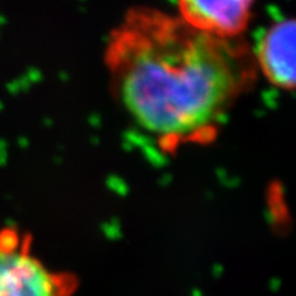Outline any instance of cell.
Masks as SVG:
<instances>
[{"label": "cell", "mask_w": 296, "mask_h": 296, "mask_svg": "<svg viewBox=\"0 0 296 296\" xmlns=\"http://www.w3.org/2000/svg\"><path fill=\"white\" fill-rule=\"evenodd\" d=\"M103 58L114 99L166 151L215 139L259 74L243 37L204 35L147 6L125 14Z\"/></svg>", "instance_id": "6da1fadb"}, {"label": "cell", "mask_w": 296, "mask_h": 296, "mask_svg": "<svg viewBox=\"0 0 296 296\" xmlns=\"http://www.w3.org/2000/svg\"><path fill=\"white\" fill-rule=\"evenodd\" d=\"M62 288L17 233L0 232V296H62Z\"/></svg>", "instance_id": "7a4b0ae2"}, {"label": "cell", "mask_w": 296, "mask_h": 296, "mask_svg": "<svg viewBox=\"0 0 296 296\" xmlns=\"http://www.w3.org/2000/svg\"><path fill=\"white\" fill-rule=\"evenodd\" d=\"M257 0H177L178 17L193 29L219 39H240Z\"/></svg>", "instance_id": "3957f363"}, {"label": "cell", "mask_w": 296, "mask_h": 296, "mask_svg": "<svg viewBox=\"0 0 296 296\" xmlns=\"http://www.w3.org/2000/svg\"><path fill=\"white\" fill-rule=\"evenodd\" d=\"M258 73L283 90L295 88V21L273 22L253 48Z\"/></svg>", "instance_id": "277c9868"}]
</instances>
